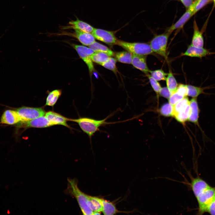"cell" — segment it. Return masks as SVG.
Listing matches in <instances>:
<instances>
[{"label":"cell","instance_id":"obj_1","mask_svg":"<svg viewBox=\"0 0 215 215\" xmlns=\"http://www.w3.org/2000/svg\"><path fill=\"white\" fill-rule=\"evenodd\" d=\"M67 180V187L65 190V193L76 199L83 215H93V211L87 204L89 196L79 189L78 186V181L76 179L68 178Z\"/></svg>","mask_w":215,"mask_h":215},{"label":"cell","instance_id":"obj_2","mask_svg":"<svg viewBox=\"0 0 215 215\" xmlns=\"http://www.w3.org/2000/svg\"><path fill=\"white\" fill-rule=\"evenodd\" d=\"M110 115L102 120H96L87 117H80L76 119H69V121L77 123L82 130L88 136L91 140L92 137L102 126L118 122H109L106 121Z\"/></svg>","mask_w":215,"mask_h":215},{"label":"cell","instance_id":"obj_3","mask_svg":"<svg viewBox=\"0 0 215 215\" xmlns=\"http://www.w3.org/2000/svg\"><path fill=\"white\" fill-rule=\"evenodd\" d=\"M132 54L146 56L153 53L149 44L141 42H129L117 40L116 44Z\"/></svg>","mask_w":215,"mask_h":215},{"label":"cell","instance_id":"obj_4","mask_svg":"<svg viewBox=\"0 0 215 215\" xmlns=\"http://www.w3.org/2000/svg\"><path fill=\"white\" fill-rule=\"evenodd\" d=\"M171 33L165 31L163 33L155 35L151 40L150 45L153 52L166 59L167 47L168 38Z\"/></svg>","mask_w":215,"mask_h":215},{"label":"cell","instance_id":"obj_5","mask_svg":"<svg viewBox=\"0 0 215 215\" xmlns=\"http://www.w3.org/2000/svg\"><path fill=\"white\" fill-rule=\"evenodd\" d=\"M196 198L198 205L197 214L202 215L205 213L208 205L215 199V187L210 186Z\"/></svg>","mask_w":215,"mask_h":215},{"label":"cell","instance_id":"obj_6","mask_svg":"<svg viewBox=\"0 0 215 215\" xmlns=\"http://www.w3.org/2000/svg\"><path fill=\"white\" fill-rule=\"evenodd\" d=\"M22 119L21 122H27L44 116L45 112L42 108L23 106L16 110Z\"/></svg>","mask_w":215,"mask_h":215},{"label":"cell","instance_id":"obj_7","mask_svg":"<svg viewBox=\"0 0 215 215\" xmlns=\"http://www.w3.org/2000/svg\"><path fill=\"white\" fill-rule=\"evenodd\" d=\"M70 45L77 52L80 57L87 65L91 76L95 70V69L93 61L90 58V56L95 51L89 47L85 46L74 44H71Z\"/></svg>","mask_w":215,"mask_h":215},{"label":"cell","instance_id":"obj_8","mask_svg":"<svg viewBox=\"0 0 215 215\" xmlns=\"http://www.w3.org/2000/svg\"><path fill=\"white\" fill-rule=\"evenodd\" d=\"M91 33L95 39L110 45L116 44L117 40L113 31L94 28Z\"/></svg>","mask_w":215,"mask_h":215},{"label":"cell","instance_id":"obj_9","mask_svg":"<svg viewBox=\"0 0 215 215\" xmlns=\"http://www.w3.org/2000/svg\"><path fill=\"white\" fill-rule=\"evenodd\" d=\"M73 33L63 31L58 33L59 35H67L77 39L83 45L89 46L95 42V38L90 33L74 30Z\"/></svg>","mask_w":215,"mask_h":215},{"label":"cell","instance_id":"obj_10","mask_svg":"<svg viewBox=\"0 0 215 215\" xmlns=\"http://www.w3.org/2000/svg\"><path fill=\"white\" fill-rule=\"evenodd\" d=\"M213 54H215V52H211L203 47H197L191 44L188 46L186 50L182 55L191 57L201 59L207 56Z\"/></svg>","mask_w":215,"mask_h":215},{"label":"cell","instance_id":"obj_11","mask_svg":"<svg viewBox=\"0 0 215 215\" xmlns=\"http://www.w3.org/2000/svg\"><path fill=\"white\" fill-rule=\"evenodd\" d=\"M94 28L88 24L78 19L76 20L70 21L67 26L61 27V29L63 30L72 29L89 33H91Z\"/></svg>","mask_w":215,"mask_h":215},{"label":"cell","instance_id":"obj_12","mask_svg":"<svg viewBox=\"0 0 215 215\" xmlns=\"http://www.w3.org/2000/svg\"><path fill=\"white\" fill-rule=\"evenodd\" d=\"M22 122V119L16 110H5L3 113L0 119V123L8 125H13Z\"/></svg>","mask_w":215,"mask_h":215},{"label":"cell","instance_id":"obj_13","mask_svg":"<svg viewBox=\"0 0 215 215\" xmlns=\"http://www.w3.org/2000/svg\"><path fill=\"white\" fill-rule=\"evenodd\" d=\"M191 186L196 197L210 186L205 181L199 177H192Z\"/></svg>","mask_w":215,"mask_h":215},{"label":"cell","instance_id":"obj_14","mask_svg":"<svg viewBox=\"0 0 215 215\" xmlns=\"http://www.w3.org/2000/svg\"><path fill=\"white\" fill-rule=\"evenodd\" d=\"M194 15L193 10L190 7L174 24L169 27L166 31L171 33L175 30L182 29L185 24Z\"/></svg>","mask_w":215,"mask_h":215},{"label":"cell","instance_id":"obj_15","mask_svg":"<svg viewBox=\"0 0 215 215\" xmlns=\"http://www.w3.org/2000/svg\"><path fill=\"white\" fill-rule=\"evenodd\" d=\"M24 123V126L26 128H43L54 125L50 122L45 116H43Z\"/></svg>","mask_w":215,"mask_h":215},{"label":"cell","instance_id":"obj_16","mask_svg":"<svg viewBox=\"0 0 215 215\" xmlns=\"http://www.w3.org/2000/svg\"><path fill=\"white\" fill-rule=\"evenodd\" d=\"M188 90L186 85L179 84L175 91L168 99L169 103L174 105L184 97L188 96Z\"/></svg>","mask_w":215,"mask_h":215},{"label":"cell","instance_id":"obj_17","mask_svg":"<svg viewBox=\"0 0 215 215\" xmlns=\"http://www.w3.org/2000/svg\"><path fill=\"white\" fill-rule=\"evenodd\" d=\"M146 57V56L132 54L131 64L134 67L147 74L149 73L150 70L147 65Z\"/></svg>","mask_w":215,"mask_h":215},{"label":"cell","instance_id":"obj_18","mask_svg":"<svg viewBox=\"0 0 215 215\" xmlns=\"http://www.w3.org/2000/svg\"><path fill=\"white\" fill-rule=\"evenodd\" d=\"M45 117L54 125H61L69 128L67 122L69 119L53 111H49L45 113Z\"/></svg>","mask_w":215,"mask_h":215},{"label":"cell","instance_id":"obj_19","mask_svg":"<svg viewBox=\"0 0 215 215\" xmlns=\"http://www.w3.org/2000/svg\"><path fill=\"white\" fill-rule=\"evenodd\" d=\"M193 29L194 33L191 44L197 47H203L204 40L202 33L199 30L195 19L194 22Z\"/></svg>","mask_w":215,"mask_h":215},{"label":"cell","instance_id":"obj_20","mask_svg":"<svg viewBox=\"0 0 215 215\" xmlns=\"http://www.w3.org/2000/svg\"><path fill=\"white\" fill-rule=\"evenodd\" d=\"M190 114L188 121L199 125L198 119L200 110L196 98H193L190 101Z\"/></svg>","mask_w":215,"mask_h":215},{"label":"cell","instance_id":"obj_21","mask_svg":"<svg viewBox=\"0 0 215 215\" xmlns=\"http://www.w3.org/2000/svg\"><path fill=\"white\" fill-rule=\"evenodd\" d=\"M87 204L93 212L102 211V205L101 198L89 196Z\"/></svg>","mask_w":215,"mask_h":215},{"label":"cell","instance_id":"obj_22","mask_svg":"<svg viewBox=\"0 0 215 215\" xmlns=\"http://www.w3.org/2000/svg\"><path fill=\"white\" fill-rule=\"evenodd\" d=\"M103 214L106 215H114L118 212L115 205L112 202L102 199Z\"/></svg>","mask_w":215,"mask_h":215},{"label":"cell","instance_id":"obj_23","mask_svg":"<svg viewBox=\"0 0 215 215\" xmlns=\"http://www.w3.org/2000/svg\"><path fill=\"white\" fill-rule=\"evenodd\" d=\"M62 90L56 89L50 92L46 98L45 105L53 106L61 95Z\"/></svg>","mask_w":215,"mask_h":215},{"label":"cell","instance_id":"obj_24","mask_svg":"<svg viewBox=\"0 0 215 215\" xmlns=\"http://www.w3.org/2000/svg\"><path fill=\"white\" fill-rule=\"evenodd\" d=\"M88 47L95 52L105 53L109 56H113L114 53L108 47L96 41L88 46Z\"/></svg>","mask_w":215,"mask_h":215},{"label":"cell","instance_id":"obj_25","mask_svg":"<svg viewBox=\"0 0 215 215\" xmlns=\"http://www.w3.org/2000/svg\"><path fill=\"white\" fill-rule=\"evenodd\" d=\"M165 80L167 87L172 93L176 91L179 85L170 70Z\"/></svg>","mask_w":215,"mask_h":215},{"label":"cell","instance_id":"obj_26","mask_svg":"<svg viewBox=\"0 0 215 215\" xmlns=\"http://www.w3.org/2000/svg\"><path fill=\"white\" fill-rule=\"evenodd\" d=\"M115 56L116 60L119 62L128 64L131 63L132 54L127 51L117 52Z\"/></svg>","mask_w":215,"mask_h":215},{"label":"cell","instance_id":"obj_27","mask_svg":"<svg viewBox=\"0 0 215 215\" xmlns=\"http://www.w3.org/2000/svg\"><path fill=\"white\" fill-rule=\"evenodd\" d=\"M190 101L185 96L173 106V116L183 111L190 104Z\"/></svg>","mask_w":215,"mask_h":215},{"label":"cell","instance_id":"obj_28","mask_svg":"<svg viewBox=\"0 0 215 215\" xmlns=\"http://www.w3.org/2000/svg\"><path fill=\"white\" fill-rule=\"evenodd\" d=\"M109 57L106 54L99 52H95L90 56L93 62L100 65L107 61Z\"/></svg>","mask_w":215,"mask_h":215},{"label":"cell","instance_id":"obj_29","mask_svg":"<svg viewBox=\"0 0 215 215\" xmlns=\"http://www.w3.org/2000/svg\"><path fill=\"white\" fill-rule=\"evenodd\" d=\"M188 88V96L192 98H197L200 95L205 93V88L195 86L191 85H186Z\"/></svg>","mask_w":215,"mask_h":215},{"label":"cell","instance_id":"obj_30","mask_svg":"<svg viewBox=\"0 0 215 215\" xmlns=\"http://www.w3.org/2000/svg\"><path fill=\"white\" fill-rule=\"evenodd\" d=\"M190 113L191 108L189 104L185 109L175 115L174 117L178 122L184 123L188 120Z\"/></svg>","mask_w":215,"mask_h":215},{"label":"cell","instance_id":"obj_31","mask_svg":"<svg viewBox=\"0 0 215 215\" xmlns=\"http://www.w3.org/2000/svg\"><path fill=\"white\" fill-rule=\"evenodd\" d=\"M149 74L153 78L157 81L165 80L168 74V73L165 72L162 69L150 70Z\"/></svg>","mask_w":215,"mask_h":215},{"label":"cell","instance_id":"obj_32","mask_svg":"<svg viewBox=\"0 0 215 215\" xmlns=\"http://www.w3.org/2000/svg\"><path fill=\"white\" fill-rule=\"evenodd\" d=\"M213 0H195L190 7L193 11L194 15L206 5Z\"/></svg>","mask_w":215,"mask_h":215},{"label":"cell","instance_id":"obj_33","mask_svg":"<svg viewBox=\"0 0 215 215\" xmlns=\"http://www.w3.org/2000/svg\"><path fill=\"white\" fill-rule=\"evenodd\" d=\"M160 113L166 117L173 116V106L169 103L163 105L159 110Z\"/></svg>","mask_w":215,"mask_h":215},{"label":"cell","instance_id":"obj_34","mask_svg":"<svg viewBox=\"0 0 215 215\" xmlns=\"http://www.w3.org/2000/svg\"><path fill=\"white\" fill-rule=\"evenodd\" d=\"M116 59L110 57L107 61L102 64L101 65L104 67L111 70L114 73L117 71L116 67Z\"/></svg>","mask_w":215,"mask_h":215},{"label":"cell","instance_id":"obj_35","mask_svg":"<svg viewBox=\"0 0 215 215\" xmlns=\"http://www.w3.org/2000/svg\"><path fill=\"white\" fill-rule=\"evenodd\" d=\"M150 82V84L153 89L155 92L158 97L159 96V93L162 88L161 86L158 81L153 78L150 75L146 74Z\"/></svg>","mask_w":215,"mask_h":215},{"label":"cell","instance_id":"obj_36","mask_svg":"<svg viewBox=\"0 0 215 215\" xmlns=\"http://www.w3.org/2000/svg\"><path fill=\"white\" fill-rule=\"evenodd\" d=\"M172 93L167 87H162L159 93V95L165 98L168 99L171 96Z\"/></svg>","mask_w":215,"mask_h":215},{"label":"cell","instance_id":"obj_37","mask_svg":"<svg viewBox=\"0 0 215 215\" xmlns=\"http://www.w3.org/2000/svg\"><path fill=\"white\" fill-rule=\"evenodd\" d=\"M206 212L211 215H215V199L208 205L206 209Z\"/></svg>","mask_w":215,"mask_h":215},{"label":"cell","instance_id":"obj_38","mask_svg":"<svg viewBox=\"0 0 215 215\" xmlns=\"http://www.w3.org/2000/svg\"><path fill=\"white\" fill-rule=\"evenodd\" d=\"M187 9L189 8L193 4L194 0H180Z\"/></svg>","mask_w":215,"mask_h":215},{"label":"cell","instance_id":"obj_39","mask_svg":"<svg viewBox=\"0 0 215 215\" xmlns=\"http://www.w3.org/2000/svg\"><path fill=\"white\" fill-rule=\"evenodd\" d=\"M100 212H93V215H100Z\"/></svg>","mask_w":215,"mask_h":215}]
</instances>
